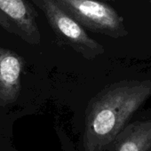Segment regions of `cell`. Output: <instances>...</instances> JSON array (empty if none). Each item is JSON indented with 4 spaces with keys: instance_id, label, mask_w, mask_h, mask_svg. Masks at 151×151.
Listing matches in <instances>:
<instances>
[{
    "instance_id": "obj_1",
    "label": "cell",
    "mask_w": 151,
    "mask_h": 151,
    "mask_svg": "<svg viewBox=\"0 0 151 151\" xmlns=\"http://www.w3.org/2000/svg\"><path fill=\"white\" fill-rule=\"evenodd\" d=\"M151 96V81H123L109 86L89 103L83 151H108L132 115Z\"/></svg>"
},
{
    "instance_id": "obj_2",
    "label": "cell",
    "mask_w": 151,
    "mask_h": 151,
    "mask_svg": "<svg viewBox=\"0 0 151 151\" xmlns=\"http://www.w3.org/2000/svg\"><path fill=\"white\" fill-rule=\"evenodd\" d=\"M83 27L111 37H123L128 32L124 19L110 6L97 0H55Z\"/></svg>"
},
{
    "instance_id": "obj_3",
    "label": "cell",
    "mask_w": 151,
    "mask_h": 151,
    "mask_svg": "<svg viewBox=\"0 0 151 151\" xmlns=\"http://www.w3.org/2000/svg\"><path fill=\"white\" fill-rule=\"evenodd\" d=\"M39 6L56 36L86 59L104 52L103 46L91 38L83 26L66 13L55 0H40Z\"/></svg>"
},
{
    "instance_id": "obj_4",
    "label": "cell",
    "mask_w": 151,
    "mask_h": 151,
    "mask_svg": "<svg viewBox=\"0 0 151 151\" xmlns=\"http://www.w3.org/2000/svg\"><path fill=\"white\" fill-rule=\"evenodd\" d=\"M0 11L11 21L23 40L31 45L40 43L37 14L27 0H0Z\"/></svg>"
},
{
    "instance_id": "obj_5",
    "label": "cell",
    "mask_w": 151,
    "mask_h": 151,
    "mask_svg": "<svg viewBox=\"0 0 151 151\" xmlns=\"http://www.w3.org/2000/svg\"><path fill=\"white\" fill-rule=\"evenodd\" d=\"M24 60L14 52L0 47V101L14 102L21 91Z\"/></svg>"
},
{
    "instance_id": "obj_6",
    "label": "cell",
    "mask_w": 151,
    "mask_h": 151,
    "mask_svg": "<svg viewBox=\"0 0 151 151\" xmlns=\"http://www.w3.org/2000/svg\"><path fill=\"white\" fill-rule=\"evenodd\" d=\"M114 151H151V118L127 124L116 138Z\"/></svg>"
},
{
    "instance_id": "obj_7",
    "label": "cell",
    "mask_w": 151,
    "mask_h": 151,
    "mask_svg": "<svg viewBox=\"0 0 151 151\" xmlns=\"http://www.w3.org/2000/svg\"><path fill=\"white\" fill-rule=\"evenodd\" d=\"M0 26H2L6 30H7L10 33L17 34L16 29L14 28V24L1 11H0Z\"/></svg>"
}]
</instances>
